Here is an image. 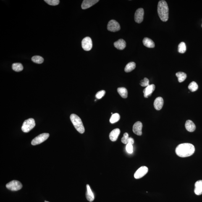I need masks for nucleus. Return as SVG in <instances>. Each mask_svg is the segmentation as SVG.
<instances>
[{
    "mask_svg": "<svg viewBox=\"0 0 202 202\" xmlns=\"http://www.w3.org/2000/svg\"><path fill=\"white\" fill-rule=\"evenodd\" d=\"M194 146L190 143H184L178 145L176 149V153L180 157L185 158L192 156L195 152Z\"/></svg>",
    "mask_w": 202,
    "mask_h": 202,
    "instance_id": "1",
    "label": "nucleus"
},
{
    "mask_svg": "<svg viewBox=\"0 0 202 202\" xmlns=\"http://www.w3.org/2000/svg\"><path fill=\"white\" fill-rule=\"evenodd\" d=\"M158 13L160 19L163 22H166L169 19V9L166 2L159 1L158 5Z\"/></svg>",
    "mask_w": 202,
    "mask_h": 202,
    "instance_id": "2",
    "label": "nucleus"
},
{
    "mask_svg": "<svg viewBox=\"0 0 202 202\" xmlns=\"http://www.w3.org/2000/svg\"><path fill=\"white\" fill-rule=\"evenodd\" d=\"M70 119L76 130L81 134L84 133L85 132L84 127L80 118L77 115L72 114L70 116Z\"/></svg>",
    "mask_w": 202,
    "mask_h": 202,
    "instance_id": "3",
    "label": "nucleus"
},
{
    "mask_svg": "<svg viewBox=\"0 0 202 202\" xmlns=\"http://www.w3.org/2000/svg\"><path fill=\"white\" fill-rule=\"evenodd\" d=\"M35 120L33 118L27 119L24 121L22 130L24 132H28L35 127Z\"/></svg>",
    "mask_w": 202,
    "mask_h": 202,
    "instance_id": "4",
    "label": "nucleus"
},
{
    "mask_svg": "<svg viewBox=\"0 0 202 202\" xmlns=\"http://www.w3.org/2000/svg\"><path fill=\"white\" fill-rule=\"evenodd\" d=\"M6 188L12 191H17L22 188V185L19 181L14 180L6 184Z\"/></svg>",
    "mask_w": 202,
    "mask_h": 202,
    "instance_id": "5",
    "label": "nucleus"
},
{
    "mask_svg": "<svg viewBox=\"0 0 202 202\" xmlns=\"http://www.w3.org/2000/svg\"><path fill=\"white\" fill-rule=\"evenodd\" d=\"M49 136V134L47 133L40 134L32 140V145L35 146V145L40 144L47 139Z\"/></svg>",
    "mask_w": 202,
    "mask_h": 202,
    "instance_id": "6",
    "label": "nucleus"
},
{
    "mask_svg": "<svg viewBox=\"0 0 202 202\" xmlns=\"http://www.w3.org/2000/svg\"><path fill=\"white\" fill-rule=\"evenodd\" d=\"M108 30L111 32H117L120 30L121 27L118 22L114 20H111L108 22Z\"/></svg>",
    "mask_w": 202,
    "mask_h": 202,
    "instance_id": "7",
    "label": "nucleus"
},
{
    "mask_svg": "<svg viewBox=\"0 0 202 202\" xmlns=\"http://www.w3.org/2000/svg\"><path fill=\"white\" fill-rule=\"evenodd\" d=\"M82 48L86 51H90L93 47V43L91 38L86 37L83 39L82 41Z\"/></svg>",
    "mask_w": 202,
    "mask_h": 202,
    "instance_id": "8",
    "label": "nucleus"
},
{
    "mask_svg": "<svg viewBox=\"0 0 202 202\" xmlns=\"http://www.w3.org/2000/svg\"><path fill=\"white\" fill-rule=\"evenodd\" d=\"M148 167L146 166H142L137 169L134 174V177L136 179L141 178L142 177L146 175L148 172Z\"/></svg>",
    "mask_w": 202,
    "mask_h": 202,
    "instance_id": "9",
    "label": "nucleus"
},
{
    "mask_svg": "<svg viewBox=\"0 0 202 202\" xmlns=\"http://www.w3.org/2000/svg\"><path fill=\"white\" fill-rule=\"evenodd\" d=\"M144 11L142 8L137 9L135 12V22L138 23H140L143 22V20Z\"/></svg>",
    "mask_w": 202,
    "mask_h": 202,
    "instance_id": "10",
    "label": "nucleus"
},
{
    "mask_svg": "<svg viewBox=\"0 0 202 202\" xmlns=\"http://www.w3.org/2000/svg\"><path fill=\"white\" fill-rule=\"evenodd\" d=\"M143 127L142 123L140 121H137L133 125L132 131L134 133L138 135H142V128Z\"/></svg>",
    "mask_w": 202,
    "mask_h": 202,
    "instance_id": "11",
    "label": "nucleus"
},
{
    "mask_svg": "<svg viewBox=\"0 0 202 202\" xmlns=\"http://www.w3.org/2000/svg\"><path fill=\"white\" fill-rule=\"evenodd\" d=\"M98 0H84L82 2L81 7L83 9H88L98 3Z\"/></svg>",
    "mask_w": 202,
    "mask_h": 202,
    "instance_id": "12",
    "label": "nucleus"
},
{
    "mask_svg": "<svg viewBox=\"0 0 202 202\" xmlns=\"http://www.w3.org/2000/svg\"><path fill=\"white\" fill-rule=\"evenodd\" d=\"M155 88H156V86L154 84L150 85L146 87L143 91L145 98H148L149 97L151 96L152 93L154 91Z\"/></svg>",
    "mask_w": 202,
    "mask_h": 202,
    "instance_id": "13",
    "label": "nucleus"
},
{
    "mask_svg": "<svg viewBox=\"0 0 202 202\" xmlns=\"http://www.w3.org/2000/svg\"><path fill=\"white\" fill-rule=\"evenodd\" d=\"M163 104H164V100L161 97H158L155 100L154 106L156 110H160L163 108Z\"/></svg>",
    "mask_w": 202,
    "mask_h": 202,
    "instance_id": "14",
    "label": "nucleus"
},
{
    "mask_svg": "<svg viewBox=\"0 0 202 202\" xmlns=\"http://www.w3.org/2000/svg\"><path fill=\"white\" fill-rule=\"evenodd\" d=\"M120 133V130L119 128H116L113 130L109 134L110 139L111 141H116L117 140Z\"/></svg>",
    "mask_w": 202,
    "mask_h": 202,
    "instance_id": "15",
    "label": "nucleus"
},
{
    "mask_svg": "<svg viewBox=\"0 0 202 202\" xmlns=\"http://www.w3.org/2000/svg\"><path fill=\"white\" fill-rule=\"evenodd\" d=\"M114 46L118 50H123L125 48L126 43L124 40L120 39L114 43Z\"/></svg>",
    "mask_w": 202,
    "mask_h": 202,
    "instance_id": "16",
    "label": "nucleus"
},
{
    "mask_svg": "<svg viewBox=\"0 0 202 202\" xmlns=\"http://www.w3.org/2000/svg\"><path fill=\"white\" fill-rule=\"evenodd\" d=\"M194 192L195 194L198 195L202 194V180H200L195 183Z\"/></svg>",
    "mask_w": 202,
    "mask_h": 202,
    "instance_id": "17",
    "label": "nucleus"
},
{
    "mask_svg": "<svg viewBox=\"0 0 202 202\" xmlns=\"http://www.w3.org/2000/svg\"><path fill=\"white\" fill-rule=\"evenodd\" d=\"M185 127L187 131L190 132H193L196 129L195 124L192 121L190 120H188L186 121Z\"/></svg>",
    "mask_w": 202,
    "mask_h": 202,
    "instance_id": "18",
    "label": "nucleus"
},
{
    "mask_svg": "<svg viewBox=\"0 0 202 202\" xmlns=\"http://www.w3.org/2000/svg\"><path fill=\"white\" fill-rule=\"evenodd\" d=\"M87 189L86 197L87 200L90 202L93 201L94 199V196L90 188L89 185H87Z\"/></svg>",
    "mask_w": 202,
    "mask_h": 202,
    "instance_id": "19",
    "label": "nucleus"
},
{
    "mask_svg": "<svg viewBox=\"0 0 202 202\" xmlns=\"http://www.w3.org/2000/svg\"><path fill=\"white\" fill-rule=\"evenodd\" d=\"M143 43L145 46L149 48H153L155 46V43L153 40L148 38L144 39Z\"/></svg>",
    "mask_w": 202,
    "mask_h": 202,
    "instance_id": "20",
    "label": "nucleus"
},
{
    "mask_svg": "<svg viewBox=\"0 0 202 202\" xmlns=\"http://www.w3.org/2000/svg\"><path fill=\"white\" fill-rule=\"evenodd\" d=\"M117 91L121 96L123 98H126L128 97V91L124 87H120L118 88Z\"/></svg>",
    "mask_w": 202,
    "mask_h": 202,
    "instance_id": "21",
    "label": "nucleus"
},
{
    "mask_svg": "<svg viewBox=\"0 0 202 202\" xmlns=\"http://www.w3.org/2000/svg\"><path fill=\"white\" fill-rule=\"evenodd\" d=\"M135 66H136V65L135 62L129 63L126 66L124 70L126 72H130L135 69Z\"/></svg>",
    "mask_w": 202,
    "mask_h": 202,
    "instance_id": "22",
    "label": "nucleus"
},
{
    "mask_svg": "<svg viewBox=\"0 0 202 202\" xmlns=\"http://www.w3.org/2000/svg\"><path fill=\"white\" fill-rule=\"evenodd\" d=\"M178 80L179 82H183L186 80L187 77V74L183 72H179L177 73L176 74Z\"/></svg>",
    "mask_w": 202,
    "mask_h": 202,
    "instance_id": "23",
    "label": "nucleus"
},
{
    "mask_svg": "<svg viewBox=\"0 0 202 202\" xmlns=\"http://www.w3.org/2000/svg\"><path fill=\"white\" fill-rule=\"evenodd\" d=\"M12 69L15 72H19L23 70V67L20 63H15L12 64Z\"/></svg>",
    "mask_w": 202,
    "mask_h": 202,
    "instance_id": "24",
    "label": "nucleus"
},
{
    "mask_svg": "<svg viewBox=\"0 0 202 202\" xmlns=\"http://www.w3.org/2000/svg\"><path fill=\"white\" fill-rule=\"evenodd\" d=\"M32 60L33 62L37 64H42L44 61L43 58L41 56H33Z\"/></svg>",
    "mask_w": 202,
    "mask_h": 202,
    "instance_id": "25",
    "label": "nucleus"
},
{
    "mask_svg": "<svg viewBox=\"0 0 202 202\" xmlns=\"http://www.w3.org/2000/svg\"><path fill=\"white\" fill-rule=\"evenodd\" d=\"M120 118V115L116 113V114H113L110 119V122L111 124H114L119 121Z\"/></svg>",
    "mask_w": 202,
    "mask_h": 202,
    "instance_id": "26",
    "label": "nucleus"
},
{
    "mask_svg": "<svg viewBox=\"0 0 202 202\" xmlns=\"http://www.w3.org/2000/svg\"><path fill=\"white\" fill-rule=\"evenodd\" d=\"M188 89L192 92L196 91L198 89V85L196 82H192L190 84L188 87Z\"/></svg>",
    "mask_w": 202,
    "mask_h": 202,
    "instance_id": "27",
    "label": "nucleus"
},
{
    "mask_svg": "<svg viewBox=\"0 0 202 202\" xmlns=\"http://www.w3.org/2000/svg\"><path fill=\"white\" fill-rule=\"evenodd\" d=\"M178 51L179 53H185L186 51V46L185 43L182 42L178 46Z\"/></svg>",
    "mask_w": 202,
    "mask_h": 202,
    "instance_id": "28",
    "label": "nucleus"
},
{
    "mask_svg": "<svg viewBox=\"0 0 202 202\" xmlns=\"http://www.w3.org/2000/svg\"><path fill=\"white\" fill-rule=\"evenodd\" d=\"M44 1L49 5L52 6L57 5L60 3L59 0H45Z\"/></svg>",
    "mask_w": 202,
    "mask_h": 202,
    "instance_id": "29",
    "label": "nucleus"
},
{
    "mask_svg": "<svg viewBox=\"0 0 202 202\" xmlns=\"http://www.w3.org/2000/svg\"><path fill=\"white\" fill-rule=\"evenodd\" d=\"M129 138L128 134L126 132L124 134L123 137L121 139V142L123 143L127 144L128 143Z\"/></svg>",
    "mask_w": 202,
    "mask_h": 202,
    "instance_id": "30",
    "label": "nucleus"
},
{
    "mask_svg": "<svg viewBox=\"0 0 202 202\" xmlns=\"http://www.w3.org/2000/svg\"><path fill=\"white\" fill-rule=\"evenodd\" d=\"M140 85L142 87H145L149 85V80L146 77H145L143 80H142L140 82Z\"/></svg>",
    "mask_w": 202,
    "mask_h": 202,
    "instance_id": "31",
    "label": "nucleus"
},
{
    "mask_svg": "<svg viewBox=\"0 0 202 202\" xmlns=\"http://www.w3.org/2000/svg\"><path fill=\"white\" fill-rule=\"evenodd\" d=\"M105 93L106 92L104 90H101L97 93L96 95V97L98 99H101L104 96Z\"/></svg>",
    "mask_w": 202,
    "mask_h": 202,
    "instance_id": "32",
    "label": "nucleus"
},
{
    "mask_svg": "<svg viewBox=\"0 0 202 202\" xmlns=\"http://www.w3.org/2000/svg\"><path fill=\"white\" fill-rule=\"evenodd\" d=\"M127 151L129 153H132L133 152V146L131 144L128 143L127 144L126 147Z\"/></svg>",
    "mask_w": 202,
    "mask_h": 202,
    "instance_id": "33",
    "label": "nucleus"
},
{
    "mask_svg": "<svg viewBox=\"0 0 202 202\" xmlns=\"http://www.w3.org/2000/svg\"><path fill=\"white\" fill-rule=\"evenodd\" d=\"M134 143V140L132 137H129L128 139V143L131 144L132 145Z\"/></svg>",
    "mask_w": 202,
    "mask_h": 202,
    "instance_id": "34",
    "label": "nucleus"
},
{
    "mask_svg": "<svg viewBox=\"0 0 202 202\" xmlns=\"http://www.w3.org/2000/svg\"><path fill=\"white\" fill-rule=\"evenodd\" d=\"M45 202H48V201H45Z\"/></svg>",
    "mask_w": 202,
    "mask_h": 202,
    "instance_id": "35",
    "label": "nucleus"
},
{
    "mask_svg": "<svg viewBox=\"0 0 202 202\" xmlns=\"http://www.w3.org/2000/svg\"></svg>",
    "mask_w": 202,
    "mask_h": 202,
    "instance_id": "36",
    "label": "nucleus"
}]
</instances>
